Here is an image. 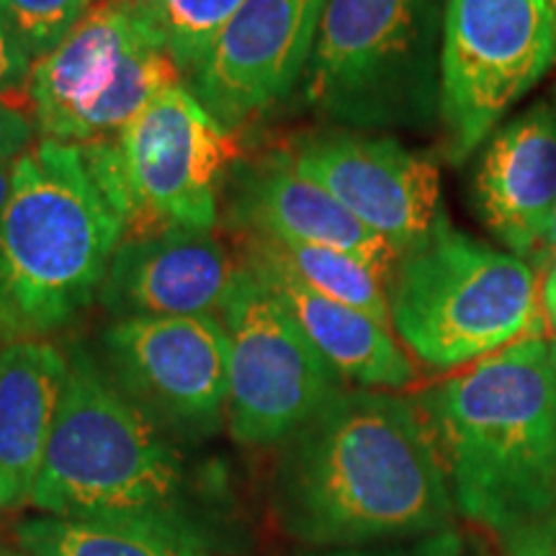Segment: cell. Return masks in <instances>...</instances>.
<instances>
[{
	"instance_id": "f1b7e54d",
	"label": "cell",
	"mask_w": 556,
	"mask_h": 556,
	"mask_svg": "<svg viewBox=\"0 0 556 556\" xmlns=\"http://www.w3.org/2000/svg\"><path fill=\"white\" fill-rule=\"evenodd\" d=\"M116 3L131 5V9H152V5H157L160 0H116Z\"/></svg>"
},
{
	"instance_id": "4dcf8cb0",
	"label": "cell",
	"mask_w": 556,
	"mask_h": 556,
	"mask_svg": "<svg viewBox=\"0 0 556 556\" xmlns=\"http://www.w3.org/2000/svg\"><path fill=\"white\" fill-rule=\"evenodd\" d=\"M5 348V336H3V328H0V351Z\"/></svg>"
},
{
	"instance_id": "484cf974",
	"label": "cell",
	"mask_w": 556,
	"mask_h": 556,
	"mask_svg": "<svg viewBox=\"0 0 556 556\" xmlns=\"http://www.w3.org/2000/svg\"><path fill=\"white\" fill-rule=\"evenodd\" d=\"M531 266L536 268V274H541V276H544L548 268L556 266V206H554V212H552V219H548L544 242H541L536 258H533Z\"/></svg>"
},
{
	"instance_id": "603a6c76",
	"label": "cell",
	"mask_w": 556,
	"mask_h": 556,
	"mask_svg": "<svg viewBox=\"0 0 556 556\" xmlns=\"http://www.w3.org/2000/svg\"><path fill=\"white\" fill-rule=\"evenodd\" d=\"M37 119L31 103L0 96V163H16L37 142Z\"/></svg>"
},
{
	"instance_id": "4fadbf2b",
	"label": "cell",
	"mask_w": 556,
	"mask_h": 556,
	"mask_svg": "<svg viewBox=\"0 0 556 556\" xmlns=\"http://www.w3.org/2000/svg\"><path fill=\"white\" fill-rule=\"evenodd\" d=\"M240 270L212 232L170 227L122 240L99 302L114 319L219 315Z\"/></svg>"
},
{
	"instance_id": "9c48e42d",
	"label": "cell",
	"mask_w": 556,
	"mask_h": 556,
	"mask_svg": "<svg viewBox=\"0 0 556 556\" xmlns=\"http://www.w3.org/2000/svg\"><path fill=\"white\" fill-rule=\"evenodd\" d=\"M114 142L129 199L127 238L170 227L212 232L232 144L191 86L163 90Z\"/></svg>"
},
{
	"instance_id": "7c38bea8",
	"label": "cell",
	"mask_w": 556,
	"mask_h": 556,
	"mask_svg": "<svg viewBox=\"0 0 556 556\" xmlns=\"http://www.w3.org/2000/svg\"><path fill=\"white\" fill-rule=\"evenodd\" d=\"M296 165L348 212L381 235L400 258L433 232L441 208V168L400 139L332 131L302 139Z\"/></svg>"
},
{
	"instance_id": "d6a6232c",
	"label": "cell",
	"mask_w": 556,
	"mask_h": 556,
	"mask_svg": "<svg viewBox=\"0 0 556 556\" xmlns=\"http://www.w3.org/2000/svg\"><path fill=\"white\" fill-rule=\"evenodd\" d=\"M552 9H554V16H556V0H552Z\"/></svg>"
},
{
	"instance_id": "44dd1931",
	"label": "cell",
	"mask_w": 556,
	"mask_h": 556,
	"mask_svg": "<svg viewBox=\"0 0 556 556\" xmlns=\"http://www.w3.org/2000/svg\"><path fill=\"white\" fill-rule=\"evenodd\" d=\"M242 3L245 0H160L148 11L180 73L193 75Z\"/></svg>"
},
{
	"instance_id": "ba28073f",
	"label": "cell",
	"mask_w": 556,
	"mask_h": 556,
	"mask_svg": "<svg viewBox=\"0 0 556 556\" xmlns=\"http://www.w3.org/2000/svg\"><path fill=\"white\" fill-rule=\"evenodd\" d=\"M229 340V433L242 446L291 441L336 397L340 374L242 266L219 312Z\"/></svg>"
},
{
	"instance_id": "d4e9b609",
	"label": "cell",
	"mask_w": 556,
	"mask_h": 556,
	"mask_svg": "<svg viewBox=\"0 0 556 556\" xmlns=\"http://www.w3.org/2000/svg\"><path fill=\"white\" fill-rule=\"evenodd\" d=\"M31 67V58L18 45V39L13 37L5 21L0 18V96L24 93L29 88Z\"/></svg>"
},
{
	"instance_id": "30bf717a",
	"label": "cell",
	"mask_w": 556,
	"mask_h": 556,
	"mask_svg": "<svg viewBox=\"0 0 556 556\" xmlns=\"http://www.w3.org/2000/svg\"><path fill=\"white\" fill-rule=\"evenodd\" d=\"M111 379L157 426L217 433L229 405V340L219 315L127 317L103 332Z\"/></svg>"
},
{
	"instance_id": "cb8c5ba5",
	"label": "cell",
	"mask_w": 556,
	"mask_h": 556,
	"mask_svg": "<svg viewBox=\"0 0 556 556\" xmlns=\"http://www.w3.org/2000/svg\"><path fill=\"white\" fill-rule=\"evenodd\" d=\"M497 556H556V507L497 536Z\"/></svg>"
},
{
	"instance_id": "836d02e7",
	"label": "cell",
	"mask_w": 556,
	"mask_h": 556,
	"mask_svg": "<svg viewBox=\"0 0 556 556\" xmlns=\"http://www.w3.org/2000/svg\"><path fill=\"white\" fill-rule=\"evenodd\" d=\"M554 348H556V338H554Z\"/></svg>"
},
{
	"instance_id": "8fae6325",
	"label": "cell",
	"mask_w": 556,
	"mask_h": 556,
	"mask_svg": "<svg viewBox=\"0 0 556 556\" xmlns=\"http://www.w3.org/2000/svg\"><path fill=\"white\" fill-rule=\"evenodd\" d=\"M328 0H245L191 75V90L232 135L287 99L307 73Z\"/></svg>"
},
{
	"instance_id": "6da1fadb",
	"label": "cell",
	"mask_w": 556,
	"mask_h": 556,
	"mask_svg": "<svg viewBox=\"0 0 556 556\" xmlns=\"http://www.w3.org/2000/svg\"><path fill=\"white\" fill-rule=\"evenodd\" d=\"M454 507L426 413L377 389H343L299 430L274 490L278 523L312 546L446 531Z\"/></svg>"
},
{
	"instance_id": "9a60e30c",
	"label": "cell",
	"mask_w": 556,
	"mask_h": 556,
	"mask_svg": "<svg viewBox=\"0 0 556 556\" xmlns=\"http://www.w3.org/2000/svg\"><path fill=\"white\" fill-rule=\"evenodd\" d=\"M229 208L242 232L340 250L364 261L392 287L397 250L299 168L291 152L268 155L242 170Z\"/></svg>"
},
{
	"instance_id": "ac0fdd59",
	"label": "cell",
	"mask_w": 556,
	"mask_h": 556,
	"mask_svg": "<svg viewBox=\"0 0 556 556\" xmlns=\"http://www.w3.org/2000/svg\"><path fill=\"white\" fill-rule=\"evenodd\" d=\"M67 381V356L47 340L0 351V510L31 505Z\"/></svg>"
},
{
	"instance_id": "d6986e66",
	"label": "cell",
	"mask_w": 556,
	"mask_h": 556,
	"mask_svg": "<svg viewBox=\"0 0 556 556\" xmlns=\"http://www.w3.org/2000/svg\"><path fill=\"white\" fill-rule=\"evenodd\" d=\"M29 556H214L204 541L173 528L124 520H70L37 516L16 528Z\"/></svg>"
},
{
	"instance_id": "7a4b0ae2",
	"label": "cell",
	"mask_w": 556,
	"mask_h": 556,
	"mask_svg": "<svg viewBox=\"0 0 556 556\" xmlns=\"http://www.w3.org/2000/svg\"><path fill=\"white\" fill-rule=\"evenodd\" d=\"M127 225L129 199L114 139H37L13 165L0 214L5 345L67 328L99 296Z\"/></svg>"
},
{
	"instance_id": "ffe728a7",
	"label": "cell",
	"mask_w": 556,
	"mask_h": 556,
	"mask_svg": "<svg viewBox=\"0 0 556 556\" xmlns=\"http://www.w3.org/2000/svg\"><path fill=\"white\" fill-rule=\"evenodd\" d=\"M258 235V232H255ZM268 242L270 250L281 258L307 287L319 294L336 299V302L353 307L364 315L379 319L381 325L392 328V304H389V283L377 270L368 268L364 261L340 253L332 248L302 245V242H281L274 238Z\"/></svg>"
},
{
	"instance_id": "8992f818",
	"label": "cell",
	"mask_w": 556,
	"mask_h": 556,
	"mask_svg": "<svg viewBox=\"0 0 556 556\" xmlns=\"http://www.w3.org/2000/svg\"><path fill=\"white\" fill-rule=\"evenodd\" d=\"M438 0H328L307 101L353 127H420L438 116Z\"/></svg>"
},
{
	"instance_id": "7402d4cb",
	"label": "cell",
	"mask_w": 556,
	"mask_h": 556,
	"mask_svg": "<svg viewBox=\"0 0 556 556\" xmlns=\"http://www.w3.org/2000/svg\"><path fill=\"white\" fill-rule=\"evenodd\" d=\"M90 5L93 0H0V18L37 62L80 24Z\"/></svg>"
},
{
	"instance_id": "83f0119b",
	"label": "cell",
	"mask_w": 556,
	"mask_h": 556,
	"mask_svg": "<svg viewBox=\"0 0 556 556\" xmlns=\"http://www.w3.org/2000/svg\"><path fill=\"white\" fill-rule=\"evenodd\" d=\"M13 165L16 163H0V214H3V206H5V201H9V193H11Z\"/></svg>"
},
{
	"instance_id": "52a82bcc",
	"label": "cell",
	"mask_w": 556,
	"mask_h": 556,
	"mask_svg": "<svg viewBox=\"0 0 556 556\" xmlns=\"http://www.w3.org/2000/svg\"><path fill=\"white\" fill-rule=\"evenodd\" d=\"M554 65L552 0H446L438 96L446 163H467Z\"/></svg>"
},
{
	"instance_id": "277c9868",
	"label": "cell",
	"mask_w": 556,
	"mask_h": 556,
	"mask_svg": "<svg viewBox=\"0 0 556 556\" xmlns=\"http://www.w3.org/2000/svg\"><path fill=\"white\" fill-rule=\"evenodd\" d=\"M31 505L54 518L173 528L208 544L184 456L83 348L67 356L65 392Z\"/></svg>"
},
{
	"instance_id": "3957f363",
	"label": "cell",
	"mask_w": 556,
	"mask_h": 556,
	"mask_svg": "<svg viewBox=\"0 0 556 556\" xmlns=\"http://www.w3.org/2000/svg\"><path fill=\"white\" fill-rule=\"evenodd\" d=\"M454 505L495 536L556 507V348L528 338L422 397Z\"/></svg>"
},
{
	"instance_id": "2e32d148",
	"label": "cell",
	"mask_w": 556,
	"mask_h": 556,
	"mask_svg": "<svg viewBox=\"0 0 556 556\" xmlns=\"http://www.w3.org/2000/svg\"><path fill=\"white\" fill-rule=\"evenodd\" d=\"M163 39L148 9L99 0L54 50L34 62L29 96L41 139L73 142L75 129L116 86L129 52Z\"/></svg>"
},
{
	"instance_id": "f546056e",
	"label": "cell",
	"mask_w": 556,
	"mask_h": 556,
	"mask_svg": "<svg viewBox=\"0 0 556 556\" xmlns=\"http://www.w3.org/2000/svg\"><path fill=\"white\" fill-rule=\"evenodd\" d=\"M0 556H29V554H26L24 548H13V546L0 544Z\"/></svg>"
},
{
	"instance_id": "1f68e13d",
	"label": "cell",
	"mask_w": 556,
	"mask_h": 556,
	"mask_svg": "<svg viewBox=\"0 0 556 556\" xmlns=\"http://www.w3.org/2000/svg\"><path fill=\"white\" fill-rule=\"evenodd\" d=\"M330 556H368V554H330Z\"/></svg>"
},
{
	"instance_id": "4316f807",
	"label": "cell",
	"mask_w": 556,
	"mask_h": 556,
	"mask_svg": "<svg viewBox=\"0 0 556 556\" xmlns=\"http://www.w3.org/2000/svg\"><path fill=\"white\" fill-rule=\"evenodd\" d=\"M541 304H544L546 328L556 336V266L541 276Z\"/></svg>"
},
{
	"instance_id": "e0dca14e",
	"label": "cell",
	"mask_w": 556,
	"mask_h": 556,
	"mask_svg": "<svg viewBox=\"0 0 556 556\" xmlns=\"http://www.w3.org/2000/svg\"><path fill=\"white\" fill-rule=\"evenodd\" d=\"M242 266L296 319L309 343L340 379L364 389H402L417 371L389 325L319 294L270 250L261 235L242 232Z\"/></svg>"
},
{
	"instance_id": "5bb4252c",
	"label": "cell",
	"mask_w": 556,
	"mask_h": 556,
	"mask_svg": "<svg viewBox=\"0 0 556 556\" xmlns=\"http://www.w3.org/2000/svg\"><path fill=\"white\" fill-rule=\"evenodd\" d=\"M475 212L507 253L536 258L556 206V88L482 144Z\"/></svg>"
},
{
	"instance_id": "5b68a950",
	"label": "cell",
	"mask_w": 556,
	"mask_h": 556,
	"mask_svg": "<svg viewBox=\"0 0 556 556\" xmlns=\"http://www.w3.org/2000/svg\"><path fill=\"white\" fill-rule=\"evenodd\" d=\"M389 304L394 332L430 368L477 364L548 332L536 268L456 229L446 214L400 258Z\"/></svg>"
}]
</instances>
